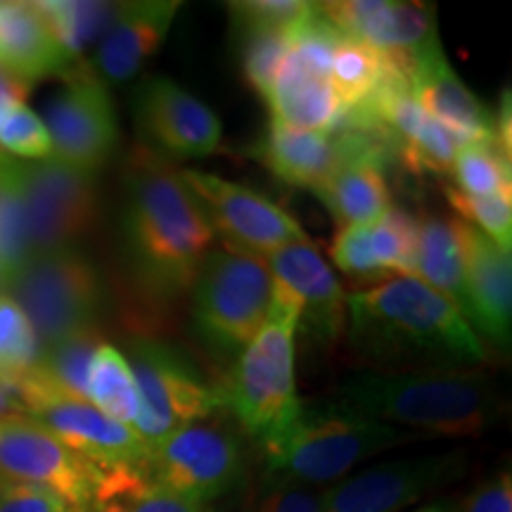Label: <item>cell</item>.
<instances>
[{"mask_svg":"<svg viewBox=\"0 0 512 512\" xmlns=\"http://www.w3.org/2000/svg\"><path fill=\"white\" fill-rule=\"evenodd\" d=\"M273 302L266 259L211 249L192 283V325L209 354L235 361L264 328Z\"/></svg>","mask_w":512,"mask_h":512,"instance_id":"obj_6","label":"cell"},{"mask_svg":"<svg viewBox=\"0 0 512 512\" xmlns=\"http://www.w3.org/2000/svg\"><path fill=\"white\" fill-rule=\"evenodd\" d=\"M5 155V152H0V157H3Z\"/></svg>","mask_w":512,"mask_h":512,"instance_id":"obj_46","label":"cell"},{"mask_svg":"<svg viewBox=\"0 0 512 512\" xmlns=\"http://www.w3.org/2000/svg\"><path fill=\"white\" fill-rule=\"evenodd\" d=\"M38 342L24 311L0 292V387H12L34 368Z\"/></svg>","mask_w":512,"mask_h":512,"instance_id":"obj_34","label":"cell"},{"mask_svg":"<svg viewBox=\"0 0 512 512\" xmlns=\"http://www.w3.org/2000/svg\"><path fill=\"white\" fill-rule=\"evenodd\" d=\"M467 470L465 451L401 458L356 472L323 491V512H401Z\"/></svg>","mask_w":512,"mask_h":512,"instance_id":"obj_16","label":"cell"},{"mask_svg":"<svg viewBox=\"0 0 512 512\" xmlns=\"http://www.w3.org/2000/svg\"><path fill=\"white\" fill-rule=\"evenodd\" d=\"M0 292H5V283H3V278H0Z\"/></svg>","mask_w":512,"mask_h":512,"instance_id":"obj_45","label":"cell"},{"mask_svg":"<svg viewBox=\"0 0 512 512\" xmlns=\"http://www.w3.org/2000/svg\"><path fill=\"white\" fill-rule=\"evenodd\" d=\"M12 396L22 415L36 420L102 470L145 465L147 446L131 427L107 418L93 403L62 392L36 363L12 387Z\"/></svg>","mask_w":512,"mask_h":512,"instance_id":"obj_9","label":"cell"},{"mask_svg":"<svg viewBox=\"0 0 512 512\" xmlns=\"http://www.w3.org/2000/svg\"><path fill=\"white\" fill-rule=\"evenodd\" d=\"M126 361L136 377L138 418L133 432L155 446L181 427L207 422L223 411L219 384L174 344L155 337L128 342Z\"/></svg>","mask_w":512,"mask_h":512,"instance_id":"obj_8","label":"cell"},{"mask_svg":"<svg viewBox=\"0 0 512 512\" xmlns=\"http://www.w3.org/2000/svg\"><path fill=\"white\" fill-rule=\"evenodd\" d=\"M34 259L17 159L0 157V278L8 285Z\"/></svg>","mask_w":512,"mask_h":512,"instance_id":"obj_29","label":"cell"},{"mask_svg":"<svg viewBox=\"0 0 512 512\" xmlns=\"http://www.w3.org/2000/svg\"><path fill=\"white\" fill-rule=\"evenodd\" d=\"M27 93H29L27 83L17 81L15 76L5 74L3 69H0V110H3V107L12 100H24L27 98Z\"/></svg>","mask_w":512,"mask_h":512,"instance_id":"obj_41","label":"cell"},{"mask_svg":"<svg viewBox=\"0 0 512 512\" xmlns=\"http://www.w3.org/2000/svg\"><path fill=\"white\" fill-rule=\"evenodd\" d=\"M453 188L479 197H512L510 157L498 143H467L451 169Z\"/></svg>","mask_w":512,"mask_h":512,"instance_id":"obj_31","label":"cell"},{"mask_svg":"<svg viewBox=\"0 0 512 512\" xmlns=\"http://www.w3.org/2000/svg\"><path fill=\"white\" fill-rule=\"evenodd\" d=\"M38 12L46 19L55 41L64 53L81 62V55L98 41L110 27L117 3H62V0H46L36 3Z\"/></svg>","mask_w":512,"mask_h":512,"instance_id":"obj_30","label":"cell"},{"mask_svg":"<svg viewBox=\"0 0 512 512\" xmlns=\"http://www.w3.org/2000/svg\"><path fill=\"white\" fill-rule=\"evenodd\" d=\"M425 437L387 425L332 401H302L297 418L278 439L261 448L266 472L290 477L306 486L342 479L356 465L389 448Z\"/></svg>","mask_w":512,"mask_h":512,"instance_id":"obj_4","label":"cell"},{"mask_svg":"<svg viewBox=\"0 0 512 512\" xmlns=\"http://www.w3.org/2000/svg\"><path fill=\"white\" fill-rule=\"evenodd\" d=\"M254 157L278 181L313 192L344 162L347 145L339 133L302 131L271 119L254 145Z\"/></svg>","mask_w":512,"mask_h":512,"instance_id":"obj_23","label":"cell"},{"mask_svg":"<svg viewBox=\"0 0 512 512\" xmlns=\"http://www.w3.org/2000/svg\"><path fill=\"white\" fill-rule=\"evenodd\" d=\"M105 470L62 444L27 415L0 418V479L55 491L76 512L98 494Z\"/></svg>","mask_w":512,"mask_h":512,"instance_id":"obj_14","label":"cell"},{"mask_svg":"<svg viewBox=\"0 0 512 512\" xmlns=\"http://www.w3.org/2000/svg\"><path fill=\"white\" fill-rule=\"evenodd\" d=\"M48 29L36 3L0 0V69L31 88L36 81L62 79L76 67Z\"/></svg>","mask_w":512,"mask_h":512,"instance_id":"obj_22","label":"cell"},{"mask_svg":"<svg viewBox=\"0 0 512 512\" xmlns=\"http://www.w3.org/2000/svg\"><path fill=\"white\" fill-rule=\"evenodd\" d=\"M145 472L159 489L207 505L242 484L245 446L226 425L195 422L147 448Z\"/></svg>","mask_w":512,"mask_h":512,"instance_id":"obj_10","label":"cell"},{"mask_svg":"<svg viewBox=\"0 0 512 512\" xmlns=\"http://www.w3.org/2000/svg\"><path fill=\"white\" fill-rule=\"evenodd\" d=\"M5 294L27 316L38 351L98 330L107 302L100 268L76 247L36 254L5 285Z\"/></svg>","mask_w":512,"mask_h":512,"instance_id":"obj_7","label":"cell"},{"mask_svg":"<svg viewBox=\"0 0 512 512\" xmlns=\"http://www.w3.org/2000/svg\"><path fill=\"white\" fill-rule=\"evenodd\" d=\"M413 278H418L441 297L448 299L472 325V306L465 290L463 261L451 219L422 214L418 219V249H415ZM475 330V328H472Z\"/></svg>","mask_w":512,"mask_h":512,"instance_id":"obj_25","label":"cell"},{"mask_svg":"<svg viewBox=\"0 0 512 512\" xmlns=\"http://www.w3.org/2000/svg\"><path fill=\"white\" fill-rule=\"evenodd\" d=\"M12 159L43 162L53 157L48 128L24 100H12L0 110V152Z\"/></svg>","mask_w":512,"mask_h":512,"instance_id":"obj_35","label":"cell"},{"mask_svg":"<svg viewBox=\"0 0 512 512\" xmlns=\"http://www.w3.org/2000/svg\"><path fill=\"white\" fill-rule=\"evenodd\" d=\"M119 238L136 290L155 304H174L192 290L214 230L181 171L143 147L128 159Z\"/></svg>","mask_w":512,"mask_h":512,"instance_id":"obj_1","label":"cell"},{"mask_svg":"<svg viewBox=\"0 0 512 512\" xmlns=\"http://www.w3.org/2000/svg\"><path fill=\"white\" fill-rule=\"evenodd\" d=\"M233 27H273L292 29L309 17L316 3L306 0H245V3L226 5Z\"/></svg>","mask_w":512,"mask_h":512,"instance_id":"obj_38","label":"cell"},{"mask_svg":"<svg viewBox=\"0 0 512 512\" xmlns=\"http://www.w3.org/2000/svg\"><path fill=\"white\" fill-rule=\"evenodd\" d=\"M53 157L81 171L102 169L119 147V119L114 102L88 64L79 62L62 76V88L46 105Z\"/></svg>","mask_w":512,"mask_h":512,"instance_id":"obj_13","label":"cell"},{"mask_svg":"<svg viewBox=\"0 0 512 512\" xmlns=\"http://www.w3.org/2000/svg\"><path fill=\"white\" fill-rule=\"evenodd\" d=\"M240 38V64L249 86L261 98L271 91L275 76L290 53V31L273 27H235Z\"/></svg>","mask_w":512,"mask_h":512,"instance_id":"obj_32","label":"cell"},{"mask_svg":"<svg viewBox=\"0 0 512 512\" xmlns=\"http://www.w3.org/2000/svg\"><path fill=\"white\" fill-rule=\"evenodd\" d=\"M204 512H247L242 505H238V508H207Z\"/></svg>","mask_w":512,"mask_h":512,"instance_id":"obj_44","label":"cell"},{"mask_svg":"<svg viewBox=\"0 0 512 512\" xmlns=\"http://www.w3.org/2000/svg\"><path fill=\"white\" fill-rule=\"evenodd\" d=\"M100 332H81V335L67 337L53 347L38 351L36 366L48 375V380L60 387L62 392L86 401L88 368H91L95 349L100 347Z\"/></svg>","mask_w":512,"mask_h":512,"instance_id":"obj_33","label":"cell"},{"mask_svg":"<svg viewBox=\"0 0 512 512\" xmlns=\"http://www.w3.org/2000/svg\"><path fill=\"white\" fill-rule=\"evenodd\" d=\"M19 188L27 207L31 249L36 254L74 249L95 228L100 214L98 181L91 171L57 162H19Z\"/></svg>","mask_w":512,"mask_h":512,"instance_id":"obj_11","label":"cell"},{"mask_svg":"<svg viewBox=\"0 0 512 512\" xmlns=\"http://www.w3.org/2000/svg\"><path fill=\"white\" fill-rule=\"evenodd\" d=\"M266 264L273 283L297 306V332L313 347H332L347 323V294L318 247L311 240L292 242L268 254Z\"/></svg>","mask_w":512,"mask_h":512,"instance_id":"obj_18","label":"cell"},{"mask_svg":"<svg viewBox=\"0 0 512 512\" xmlns=\"http://www.w3.org/2000/svg\"><path fill=\"white\" fill-rule=\"evenodd\" d=\"M181 3L138 0L119 3L110 27L95 46L93 72L102 83L121 86L136 79L150 57L162 48Z\"/></svg>","mask_w":512,"mask_h":512,"instance_id":"obj_20","label":"cell"},{"mask_svg":"<svg viewBox=\"0 0 512 512\" xmlns=\"http://www.w3.org/2000/svg\"><path fill=\"white\" fill-rule=\"evenodd\" d=\"M349 342L373 363H427L434 370L479 366L486 349L448 299L411 275L347 297Z\"/></svg>","mask_w":512,"mask_h":512,"instance_id":"obj_2","label":"cell"},{"mask_svg":"<svg viewBox=\"0 0 512 512\" xmlns=\"http://www.w3.org/2000/svg\"><path fill=\"white\" fill-rule=\"evenodd\" d=\"M0 512H76L72 505L43 486L0 479Z\"/></svg>","mask_w":512,"mask_h":512,"instance_id":"obj_39","label":"cell"},{"mask_svg":"<svg viewBox=\"0 0 512 512\" xmlns=\"http://www.w3.org/2000/svg\"><path fill=\"white\" fill-rule=\"evenodd\" d=\"M299 311L273 283V302L264 328L235 358L228 377L219 382L223 411L259 448L271 444L297 418L302 399L294 377V337Z\"/></svg>","mask_w":512,"mask_h":512,"instance_id":"obj_5","label":"cell"},{"mask_svg":"<svg viewBox=\"0 0 512 512\" xmlns=\"http://www.w3.org/2000/svg\"><path fill=\"white\" fill-rule=\"evenodd\" d=\"M389 62L366 43L339 34L330 60V83L342 110L366 105L387 74Z\"/></svg>","mask_w":512,"mask_h":512,"instance_id":"obj_28","label":"cell"},{"mask_svg":"<svg viewBox=\"0 0 512 512\" xmlns=\"http://www.w3.org/2000/svg\"><path fill=\"white\" fill-rule=\"evenodd\" d=\"M446 200L456 211L458 219L467 226L477 228L486 238L494 240L498 247L510 252L512 245V200L510 197H479L467 195L448 185Z\"/></svg>","mask_w":512,"mask_h":512,"instance_id":"obj_36","label":"cell"},{"mask_svg":"<svg viewBox=\"0 0 512 512\" xmlns=\"http://www.w3.org/2000/svg\"><path fill=\"white\" fill-rule=\"evenodd\" d=\"M318 10L332 27L366 43L406 79L420 57L441 48L434 5L403 0H332L318 3Z\"/></svg>","mask_w":512,"mask_h":512,"instance_id":"obj_15","label":"cell"},{"mask_svg":"<svg viewBox=\"0 0 512 512\" xmlns=\"http://www.w3.org/2000/svg\"><path fill=\"white\" fill-rule=\"evenodd\" d=\"M86 401L93 403L107 418L131 427L138 418V387L124 351L114 344L102 342L95 349L91 368H88Z\"/></svg>","mask_w":512,"mask_h":512,"instance_id":"obj_27","label":"cell"},{"mask_svg":"<svg viewBox=\"0 0 512 512\" xmlns=\"http://www.w3.org/2000/svg\"><path fill=\"white\" fill-rule=\"evenodd\" d=\"M408 88L420 110L463 143H496L494 114L453 72L444 50L420 57L408 72Z\"/></svg>","mask_w":512,"mask_h":512,"instance_id":"obj_21","label":"cell"},{"mask_svg":"<svg viewBox=\"0 0 512 512\" xmlns=\"http://www.w3.org/2000/svg\"><path fill=\"white\" fill-rule=\"evenodd\" d=\"M138 131L155 155L174 159L209 157L221 145V121L207 102L176 81L157 76L145 81L133 98Z\"/></svg>","mask_w":512,"mask_h":512,"instance_id":"obj_17","label":"cell"},{"mask_svg":"<svg viewBox=\"0 0 512 512\" xmlns=\"http://www.w3.org/2000/svg\"><path fill=\"white\" fill-rule=\"evenodd\" d=\"M413 512H456V508H453L448 501H437V503H430V505H425V508H418Z\"/></svg>","mask_w":512,"mask_h":512,"instance_id":"obj_43","label":"cell"},{"mask_svg":"<svg viewBox=\"0 0 512 512\" xmlns=\"http://www.w3.org/2000/svg\"><path fill=\"white\" fill-rule=\"evenodd\" d=\"M463 261L465 290L472 306V328L484 332L501 349L510 347L512 264L494 240L465 221L451 219Z\"/></svg>","mask_w":512,"mask_h":512,"instance_id":"obj_19","label":"cell"},{"mask_svg":"<svg viewBox=\"0 0 512 512\" xmlns=\"http://www.w3.org/2000/svg\"><path fill=\"white\" fill-rule=\"evenodd\" d=\"M335 401L425 439H475L501 420L496 384L479 370H363L335 389Z\"/></svg>","mask_w":512,"mask_h":512,"instance_id":"obj_3","label":"cell"},{"mask_svg":"<svg viewBox=\"0 0 512 512\" xmlns=\"http://www.w3.org/2000/svg\"><path fill=\"white\" fill-rule=\"evenodd\" d=\"M247 512H323V491L290 477L264 472L242 503Z\"/></svg>","mask_w":512,"mask_h":512,"instance_id":"obj_37","label":"cell"},{"mask_svg":"<svg viewBox=\"0 0 512 512\" xmlns=\"http://www.w3.org/2000/svg\"><path fill=\"white\" fill-rule=\"evenodd\" d=\"M181 176L200 202L211 230L235 252L266 259L292 242L309 240L299 221L264 192L197 169H185Z\"/></svg>","mask_w":512,"mask_h":512,"instance_id":"obj_12","label":"cell"},{"mask_svg":"<svg viewBox=\"0 0 512 512\" xmlns=\"http://www.w3.org/2000/svg\"><path fill=\"white\" fill-rule=\"evenodd\" d=\"M463 512H512V477L510 470L496 472L486 482L477 484L467 496Z\"/></svg>","mask_w":512,"mask_h":512,"instance_id":"obj_40","label":"cell"},{"mask_svg":"<svg viewBox=\"0 0 512 512\" xmlns=\"http://www.w3.org/2000/svg\"><path fill=\"white\" fill-rule=\"evenodd\" d=\"M190 498L159 489L147 477L145 465L105 470L98 494L83 512H204Z\"/></svg>","mask_w":512,"mask_h":512,"instance_id":"obj_26","label":"cell"},{"mask_svg":"<svg viewBox=\"0 0 512 512\" xmlns=\"http://www.w3.org/2000/svg\"><path fill=\"white\" fill-rule=\"evenodd\" d=\"M5 415H22V411H19L15 396L5 387H0V418H5Z\"/></svg>","mask_w":512,"mask_h":512,"instance_id":"obj_42","label":"cell"},{"mask_svg":"<svg viewBox=\"0 0 512 512\" xmlns=\"http://www.w3.org/2000/svg\"><path fill=\"white\" fill-rule=\"evenodd\" d=\"M264 100L271 119L302 131L335 133L344 112L328 76L306 69L290 53Z\"/></svg>","mask_w":512,"mask_h":512,"instance_id":"obj_24","label":"cell"}]
</instances>
